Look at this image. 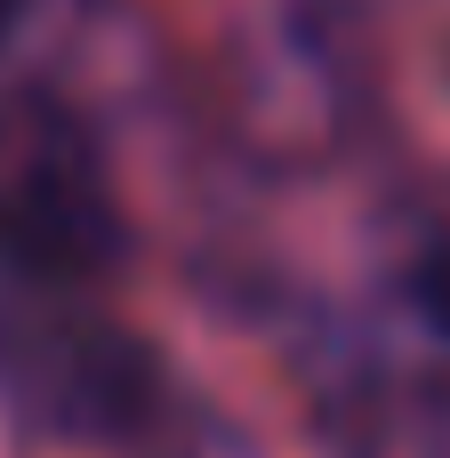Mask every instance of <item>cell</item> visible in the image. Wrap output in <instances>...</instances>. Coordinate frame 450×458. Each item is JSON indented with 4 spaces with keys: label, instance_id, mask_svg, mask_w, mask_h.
Segmentation results:
<instances>
[{
    "label": "cell",
    "instance_id": "cell-1",
    "mask_svg": "<svg viewBox=\"0 0 450 458\" xmlns=\"http://www.w3.org/2000/svg\"><path fill=\"white\" fill-rule=\"evenodd\" d=\"M105 250H113V209L72 129L48 113H8L0 121V258L89 266Z\"/></svg>",
    "mask_w": 450,
    "mask_h": 458
},
{
    "label": "cell",
    "instance_id": "cell-2",
    "mask_svg": "<svg viewBox=\"0 0 450 458\" xmlns=\"http://www.w3.org/2000/svg\"><path fill=\"white\" fill-rule=\"evenodd\" d=\"M24 32H32V0H0V64L24 48Z\"/></svg>",
    "mask_w": 450,
    "mask_h": 458
}]
</instances>
